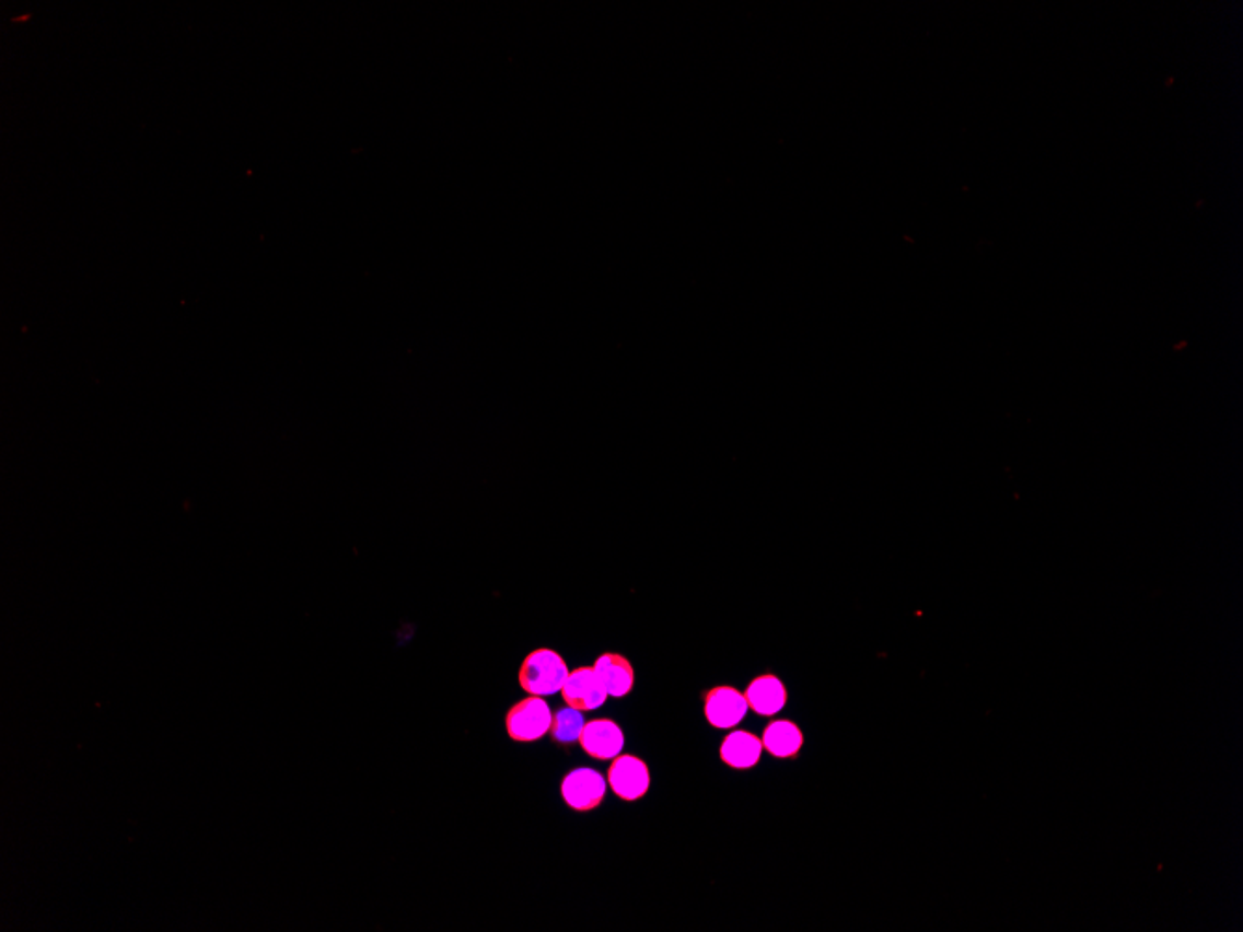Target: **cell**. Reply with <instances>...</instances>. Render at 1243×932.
Here are the masks:
<instances>
[{"label":"cell","instance_id":"30bf717a","mask_svg":"<svg viewBox=\"0 0 1243 932\" xmlns=\"http://www.w3.org/2000/svg\"><path fill=\"white\" fill-rule=\"evenodd\" d=\"M764 753V743L751 732H732L722 741L721 759L734 769H753Z\"/></svg>","mask_w":1243,"mask_h":932},{"label":"cell","instance_id":"8fae6325","mask_svg":"<svg viewBox=\"0 0 1243 932\" xmlns=\"http://www.w3.org/2000/svg\"><path fill=\"white\" fill-rule=\"evenodd\" d=\"M762 743H764L765 750L775 758H795L797 754L801 753L804 737H802V732L797 724L780 719V721H772L771 724H767Z\"/></svg>","mask_w":1243,"mask_h":932},{"label":"cell","instance_id":"5b68a950","mask_svg":"<svg viewBox=\"0 0 1243 932\" xmlns=\"http://www.w3.org/2000/svg\"><path fill=\"white\" fill-rule=\"evenodd\" d=\"M560 692L566 706L578 709L581 713L602 708L609 697L591 666H581L578 671L570 672Z\"/></svg>","mask_w":1243,"mask_h":932},{"label":"cell","instance_id":"7a4b0ae2","mask_svg":"<svg viewBox=\"0 0 1243 932\" xmlns=\"http://www.w3.org/2000/svg\"><path fill=\"white\" fill-rule=\"evenodd\" d=\"M551 709L541 697H528L512 709L507 715V732L512 741L518 743H533L544 737L551 727Z\"/></svg>","mask_w":1243,"mask_h":932},{"label":"cell","instance_id":"277c9868","mask_svg":"<svg viewBox=\"0 0 1243 932\" xmlns=\"http://www.w3.org/2000/svg\"><path fill=\"white\" fill-rule=\"evenodd\" d=\"M611 790L615 791L616 796H620L622 801H637L647 795L650 790V771L648 765L642 759L624 754V756H616L615 761L609 767Z\"/></svg>","mask_w":1243,"mask_h":932},{"label":"cell","instance_id":"8992f818","mask_svg":"<svg viewBox=\"0 0 1243 932\" xmlns=\"http://www.w3.org/2000/svg\"><path fill=\"white\" fill-rule=\"evenodd\" d=\"M748 702L734 687H716L704 695V713L711 726L734 727L745 719Z\"/></svg>","mask_w":1243,"mask_h":932},{"label":"cell","instance_id":"9c48e42d","mask_svg":"<svg viewBox=\"0 0 1243 932\" xmlns=\"http://www.w3.org/2000/svg\"><path fill=\"white\" fill-rule=\"evenodd\" d=\"M745 698L748 708L753 709L754 713L762 717H772L777 715L778 711H782L783 706L788 702V690L777 676L764 674V676L753 679L751 685L746 687Z\"/></svg>","mask_w":1243,"mask_h":932},{"label":"cell","instance_id":"ba28073f","mask_svg":"<svg viewBox=\"0 0 1243 932\" xmlns=\"http://www.w3.org/2000/svg\"><path fill=\"white\" fill-rule=\"evenodd\" d=\"M594 672L609 697H626L634 689L635 671L624 655L603 653L594 663Z\"/></svg>","mask_w":1243,"mask_h":932},{"label":"cell","instance_id":"6da1fadb","mask_svg":"<svg viewBox=\"0 0 1243 932\" xmlns=\"http://www.w3.org/2000/svg\"><path fill=\"white\" fill-rule=\"evenodd\" d=\"M568 666L559 653L541 648L528 653L520 668V685L531 697H551L568 679Z\"/></svg>","mask_w":1243,"mask_h":932},{"label":"cell","instance_id":"52a82bcc","mask_svg":"<svg viewBox=\"0 0 1243 932\" xmlns=\"http://www.w3.org/2000/svg\"><path fill=\"white\" fill-rule=\"evenodd\" d=\"M624 732L615 721L609 719H594L586 722L579 737V745L591 758L607 761L620 756L624 748Z\"/></svg>","mask_w":1243,"mask_h":932},{"label":"cell","instance_id":"7c38bea8","mask_svg":"<svg viewBox=\"0 0 1243 932\" xmlns=\"http://www.w3.org/2000/svg\"><path fill=\"white\" fill-rule=\"evenodd\" d=\"M584 724L586 722H584L581 711L568 706V708L559 709L555 713L549 734L560 745H572V743H578L579 737H581Z\"/></svg>","mask_w":1243,"mask_h":932},{"label":"cell","instance_id":"3957f363","mask_svg":"<svg viewBox=\"0 0 1243 932\" xmlns=\"http://www.w3.org/2000/svg\"><path fill=\"white\" fill-rule=\"evenodd\" d=\"M607 791V782L594 769H576L560 783V793L566 804L576 812H592L602 804Z\"/></svg>","mask_w":1243,"mask_h":932}]
</instances>
